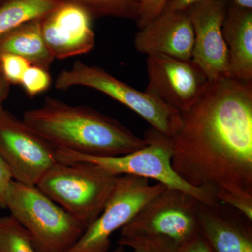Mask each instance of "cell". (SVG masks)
Returning <instances> with one entry per match:
<instances>
[{
	"instance_id": "obj_1",
	"label": "cell",
	"mask_w": 252,
	"mask_h": 252,
	"mask_svg": "<svg viewBox=\"0 0 252 252\" xmlns=\"http://www.w3.org/2000/svg\"><path fill=\"white\" fill-rule=\"evenodd\" d=\"M170 139L182 180L252 220V81H209Z\"/></svg>"
},
{
	"instance_id": "obj_2",
	"label": "cell",
	"mask_w": 252,
	"mask_h": 252,
	"mask_svg": "<svg viewBox=\"0 0 252 252\" xmlns=\"http://www.w3.org/2000/svg\"><path fill=\"white\" fill-rule=\"evenodd\" d=\"M23 121L55 148L86 155L118 157L147 144L117 119L52 97H46L39 108L25 112Z\"/></svg>"
},
{
	"instance_id": "obj_3",
	"label": "cell",
	"mask_w": 252,
	"mask_h": 252,
	"mask_svg": "<svg viewBox=\"0 0 252 252\" xmlns=\"http://www.w3.org/2000/svg\"><path fill=\"white\" fill-rule=\"evenodd\" d=\"M117 177L89 162H57L36 187L86 229L102 213Z\"/></svg>"
},
{
	"instance_id": "obj_4",
	"label": "cell",
	"mask_w": 252,
	"mask_h": 252,
	"mask_svg": "<svg viewBox=\"0 0 252 252\" xmlns=\"http://www.w3.org/2000/svg\"><path fill=\"white\" fill-rule=\"evenodd\" d=\"M4 208L31 235L39 252H67L86 230L36 186L13 181Z\"/></svg>"
},
{
	"instance_id": "obj_5",
	"label": "cell",
	"mask_w": 252,
	"mask_h": 252,
	"mask_svg": "<svg viewBox=\"0 0 252 252\" xmlns=\"http://www.w3.org/2000/svg\"><path fill=\"white\" fill-rule=\"evenodd\" d=\"M147 144L143 148L118 157H95L56 149L58 162H89L111 175L137 176L157 180L168 188L180 189L193 195L201 203L216 200L200 189L192 187L176 173L172 166L171 139L151 127L144 135Z\"/></svg>"
},
{
	"instance_id": "obj_6",
	"label": "cell",
	"mask_w": 252,
	"mask_h": 252,
	"mask_svg": "<svg viewBox=\"0 0 252 252\" xmlns=\"http://www.w3.org/2000/svg\"><path fill=\"white\" fill-rule=\"evenodd\" d=\"M55 86L65 91L76 86L90 88L115 99L141 117L159 132L171 138L181 124V114L144 91L119 80L98 66L77 61L60 72Z\"/></svg>"
},
{
	"instance_id": "obj_7",
	"label": "cell",
	"mask_w": 252,
	"mask_h": 252,
	"mask_svg": "<svg viewBox=\"0 0 252 252\" xmlns=\"http://www.w3.org/2000/svg\"><path fill=\"white\" fill-rule=\"evenodd\" d=\"M200 202L187 192L166 187L123 227L120 237L165 239L184 248L200 235L198 220Z\"/></svg>"
},
{
	"instance_id": "obj_8",
	"label": "cell",
	"mask_w": 252,
	"mask_h": 252,
	"mask_svg": "<svg viewBox=\"0 0 252 252\" xmlns=\"http://www.w3.org/2000/svg\"><path fill=\"white\" fill-rule=\"evenodd\" d=\"M166 187L137 176H118L115 187L102 213L67 252H108L111 237L121 230L151 199Z\"/></svg>"
},
{
	"instance_id": "obj_9",
	"label": "cell",
	"mask_w": 252,
	"mask_h": 252,
	"mask_svg": "<svg viewBox=\"0 0 252 252\" xmlns=\"http://www.w3.org/2000/svg\"><path fill=\"white\" fill-rule=\"evenodd\" d=\"M0 157L16 182L36 186L57 162L56 149L3 107L0 109Z\"/></svg>"
},
{
	"instance_id": "obj_10",
	"label": "cell",
	"mask_w": 252,
	"mask_h": 252,
	"mask_svg": "<svg viewBox=\"0 0 252 252\" xmlns=\"http://www.w3.org/2000/svg\"><path fill=\"white\" fill-rule=\"evenodd\" d=\"M147 69L145 92L180 114L196 102L210 81L192 60L149 55Z\"/></svg>"
},
{
	"instance_id": "obj_11",
	"label": "cell",
	"mask_w": 252,
	"mask_h": 252,
	"mask_svg": "<svg viewBox=\"0 0 252 252\" xmlns=\"http://www.w3.org/2000/svg\"><path fill=\"white\" fill-rule=\"evenodd\" d=\"M228 0H203L187 10L194 33L192 61L210 81L230 77L222 26Z\"/></svg>"
},
{
	"instance_id": "obj_12",
	"label": "cell",
	"mask_w": 252,
	"mask_h": 252,
	"mask_svg": "<svg viewBox=\"0 0 252 252\" xmlns=\"http://www.w3.org/2000/svg\"><path fill=\"white\" fill-rule=\"evenodd\" d=\"M93 19L84 8L65 1L41 18V33L55 59L88 54L94 49Z\"/></svg>"
},
{
	"instance_id": "obj_13",
	"label": "cell",
	"mask_w": 252,
	"mask_h": 252,
	"mask_svg": "<svg viewBox=\"0 0 252 252\" xmlns=\"http://www.w3.org/2000/svg\"><path fill=\"white\" fill-rule=\"evenodd\" d=\"M198 220L212 252H252V220L234 207L218 200L200 202Z\"/></svg>"
},
{
	"instance_id": "obj_14",
	"label": "cell",
	"mask_w": 252,
	"mask_h": 252,
	"mask_svg": "<svg viewBox=\"0 0 252 252\" xmlns=\"http://www.w3.org/2000/svg\"><path fill=\"white\" fill-rule=\"evenodd\" d=\"M194 33L187 11L162 13L136 34L135 46L142 54L191 60Z\"/></svg>"
},
{
	"instance_id": "obj_15",
	"label": "cell",
	"mask_w": 252,
	"mask_h": 252,
	"mask_svg": "<svg viewBox=\"0 0 252 252\" xmlns=\"http://www.w3.org/2000/svg\"><path fill=\"white\" fill-rule=\"evenodd\" d=\"M222 32L228 49L230 77L252 81V9L228 0Z\"/></svg>"
},
{
	"instance_id": "obj_16",
	"label": "cell",
	"mask_w": 252,
	"mask_h": 252,
	"mask_svg": "<svg viewBox=\"0 0 252 252\" xmlns=\"http://www.w3.org/2000/svg\"><path fill=\"white\" fill-rule=\"evenodd\" d=\"M41 20H32L0 36V52L17 55L48 70L55 59L43 37Z\"/></svg>"
},
{
	"instance_id": "obj_17",
	"label": "cell",
	"mask_w": 252,
	"mask_h": 252,
	"mask_svg": "<svg viewBox=\"0 0 252 252\" xmlns=\"http://www.w3.org/2000/svg\"><path fill=\"white\" fill-rule=\"evenodd\" d=\"M61 0H6L0 4V36L23 23L49 14Z\"/></svg>"
},
{
	"instance_id": "obj_18",
	"label": "cell",
	"mask_w": 252,
	"mask_h": 252,
	"mask_svg": "<svg viewBox=\"0 0 252 252\" xmlns=\"http://www.w3.org/2000/svg\"><path fill=\"white\" fill-rule=\"evenodd\" d=\"M79 5L93 18L112 16L137 21L140 0H61Z\"/></svg>"
},
{
	"instance_id": "obj_19",
	"label": "cell",
	"mask_w": 252,
	"mask_h": 252,
	"mask_svg": "<svg viewBox=\"0 0 252 252\" xmlns=\"http://www.w3.org/2000/svg\"><path fill=\"white\" fill-rule=\"evenodd\" d=\"M0 252H39L26 230L14 217H0Z\"/></svg>"
},
{
	"instance_id": "obj_20",
	"label": "cell",
	"mask_w": 252,
	"mask_h": 252,
	"mask_svg": "<svg viewBox=\"0 0 252 252\" xmlns=\"http://www.w3.org/2000/svg\"><path fill=\"white\" fill-rule=\"evenodd\" d=\"M117 244L130 248L132 252H183V248L172 242L152 237H120Z\"/></svg>"
},
{
	"instance_id": "obj_21",
	"label": "cell",
	"mask_w": 252,
	"mask_h": 252,
	"mask_svg": "<svg viewBox=\"0 0 252 252\" xmlns=\"http://www.w3.org/2000/svg\"><path fill=\"white\" fill-rule=\"evenodd\" d=\"M51 84V77L47 69L31 65L23 75L21 84L29 97H33L47 91Z\"/></svg>"
},
{
	"instance_id": "obj_22",
	"label": "cell",
	"mask_w": 252,
	"mask_h": 252,
	"mask_svg": "<svg viewBox=\"0 0 252 252\" xmlns=\"http://www.w3.org/2000/svg\"><path fill=\"white\" fill-rule=\"evenodd\" d=\"M31 64L17 55L1 53L0 67L6 80L10 85L21 84L23 75Z\"/></svg>"
},
{
	"instance_id": "obj_23",
	"label": "cell",
	"mask_w": 252,
	"mask_h": 252,
	"mask_svg": "<svg viewBox=\"0 0 252 252\" xmlns=\"http://www.w3.org/2000/svg\"><path fill=\"white\" fill-rule=\"evenodd\" d=\"M167 0H140L137 26L139 29L144 28L158 16L162 14Z\"/></svg>"
},
{
	"instance_id": "obj_24",
	"label": "cell",
	"mask_w": 252,
	"mask_h": 252,
	"mask_svg": "<svg viewBox=\"0 0 252 252\" xmlns=\"http://www.w3.org/2000/svg\"><path fill=\"white\" fill-rule=\"evenodd\" d=\"M14 181L9 167L0 157V207L4 208L5 199L11 182Z\"/></svg>"
},
{
	"instance_id": "obj_25",
	"label": "cell",
	"mask_w": 252,
	"mask_h": 252,
	"mask_svg": "<svg viewBox=\"0 0 252 252\" xmlns=\"http://www.w3.org/2000/svg\"><path fill=\"white\" fill-rule=\"evenodd\" d=\"M201 1L203 0H167L162 13L186 11L192 5Z\"/></svg>"
},
{
	"instance_id": "obj_26",
	"label": "cell",
	"mask_w": 252,
	"mask_h": 252,
	"mask_svg": "<svg viewBox=\"0 0 252 252\" xmlns=\"http://www.w3.org/2000/svg\"><path fill=\"white\" fill-rule=\"evenodd\" d=\"M183 252H212L205 239L199 235L183 248Z\"/></svg>"
},
{
	"instance_id": "obj_27",
	"label": "cell",
	"mask_w": 252,
	"mask_h": 252,
	"mask_svg": "<svg viewBox=\"0 0 252 252\" xmlns=\"http://www.w3.org/2000/svg\"><path fill=\"white\" fill-rule=\"evenodd\" d=\"M10 86L11 85L5 79L0 67V109L3 108V104L9 96Z\"/></svg>"
},
{
	"instance_id": "obj_28",
	"label": "cell",
	"mask_w": 252,
	"mask_h": 252,
	"mask_svg": "<svg viewBox=\"0 0 252 252\" xmlns=\"http://www.w3.org/2000/svg\"><path fill=\"white\" fill-rule=\"evenodd\" d=\"M230 1L240 7L252 9V0H230Z\"/></svg>"
},
{
	"instance_id": "obj_29",
	"label": "cell",
	"mask_w": 252,
	"mask_h": 252,
	"mask_svg": "<svg viewBox=\"0 0 252 252\" xmlns=\"http://www.w3.org/2000/svg\"><path fill=\"white\" fill-rule=\"evenodd\" d=\"M126 252L125 248L122 246V245H119L118 248H116L115 250H112V252Z\"/></svg>"
},
{
	"instance_id": "obj_30",
	"label": "cell",
	"mask_w": 252,
	"mask_h": 252,
	"mask_svg": "<svg viewBox=\"0 0 252 252\" xmlns=\"http://www.w3.org/2000/svg\"><path fill=\"white\" fill-rule=\"evenodd\" d=\"M5 1H6V0H0V4H1V3L4 2Z\"/></svg>"
},
{
	"instance_id": "obj_31",
	"label": "cell",
	"mask_w": 252,
	"mask_h": 252,
	"mask_svg": "<svg viewBox=\"0 0 252 252\" xmlns=\"http://www.w3.org/2000/svg\"><path fill=\"white\" fill-rule=\"evenodd\" d=\"M1 52H0V56H1Z\"/></svg>"
}]
</instances>
